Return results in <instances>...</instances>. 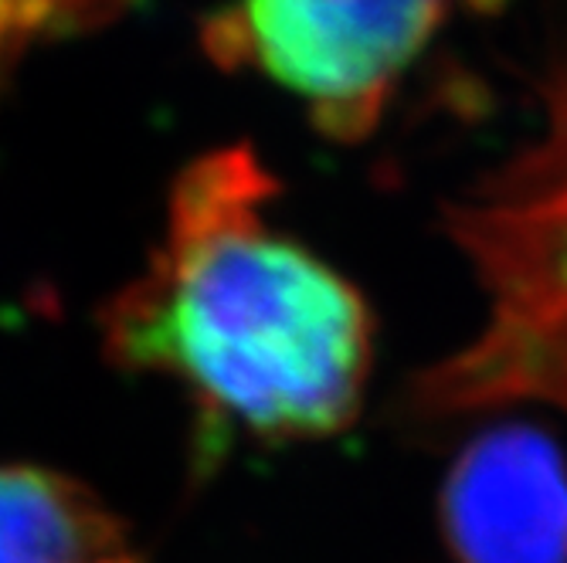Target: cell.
I'll return each instance as SVG.
<instances>
[{
    "label": "cell",
    "mask_w": 567,
    "mask_h": 563,
    "mask_svg": "<svg viewBox=\"0 0 567 563\" xmlns=\"http://www.w3.org/2000/svg\"><path fill=\"white\" fill-rule=\"evenodd\" d=\"M272 197L248 146L187 164L161 244L106 305L102 340L120 367L174 380L218 431L327 438L360 411L374 326L360 292L272 225Z\"/></svg>",
    "instance_id": "cell-1"
},
{
    "label": "cell",
    "mask_w": 567,
    "mask_h": 563,
    "mask_svg": "<svg viewBox=\"0 0 567 563\" xmlns=\"http://www.w3.org/2000/svg\"><path fill=\"white\" fill-rule=\"evenodd\" d=\"M445 18L442 4H282L221 8L200 21L204 55L259 72L292 92L330 139L368 136L401 72Z\"/></svg>",
    "instance_id": "cell-2"
},
{
    "label": "cell",
    "mask_w": 567,
    "mask_h": 563,
    "mask_svg": "<svg viewBox=\"0 0 567 563\" xmlns=\"http://www.w3.org/2000/svg\"><path fill=\"white\" fill-rule=\"evenodd\" d=\"M442 530L458 563H567V458L527 421L480 431L442 486Z\"/></svg>",
    "instance_id": "cell-3"
},
{
    "label": "cell",
    "mask_w": 567,
    "mask_h": 563,
    "mask_svg": "<svg viewBox=\"0 0 567 563\" xmlns=\"http://www.w3.org/2000/svg\"><path fill=\"white\" fill-rule=\"evenodd\" d=\"M0 563H143L126 526L82 482L0 462Z\"/></svg>",
    "instance_id": "cell-4"
},
{
    "label": "cell",
    "mask_w": 567,
    "mask_h": 563,
    "mask_svg": "<svg viewBox=\"0 0 567 563\" xmlns=\"http://www.w3.org/2000/svg\"><path fill=\"white\" fill-rule=\"evenodd\" d=\"M95 8H59V4H0V79L8 75L14 59L34 41L65 31L79 21V14H92Z\"/></svg>",
    "instance_id": "cell-5"
}]
</instances>
